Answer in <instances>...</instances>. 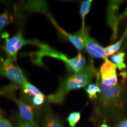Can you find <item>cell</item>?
<instances>
[{"instance_id": "obj_16", "label": "cell", "mask_w": 127, "mask_h": 127, "mask_svg": "<svg viewBox=\"0 0 127 127\" xmlns=\"http://www.w3.org/2000/svg\"><path fill=\"white\" fill-rule=\"evenodd\" d=\"M12 19L8 11L6 10L2 14H0V35H2V31L6 26L12 22Z\"/></svg>"}, {"instance_id": "obj_19", "label": "cell", "mask_w": 127, "mask_h": 127, "mask_svg": "<svg viewBox=\"0 0 127 127\" xmlns=\"http://www.w3.org/2000/svg\"><path fill=\"white\" fill-rule=\"evenodd\" d=\"M45 96L44 94L37 95V96H32V97L30 98V102L35 107H39L41 106L45 101Z\"/></svg>"}, {"instance_id": "obj_11", "label": "cell", "mask_w": 127, "mask_h": 127, "mask_svg": "<svg viewBox=\"0 0 127 127\" xmlns=\"http://www.w3.org/2000/svg\"><path fill=\"white\" fill-rule=\"evenodd\" d=\"M125 57V53L124 52H118L111 56L110 61L114 64L116 68H118L119 70H123L127 67L124 63Z\"/></svg>"}, {"instance_id": "obj_3", "label": "cell", "mask_w": 127, "mask_h": 127, "mask_svg": "<svg viewBox=\"0 0 127 127\" xmlns=\"http://www.w3.org/2000/svg\"><path fill=\"white\" fill-rule=\"evenodd\" d=\"M39 48V50L36 52H32L28 54V55L31 57L32 61L36 65L41 66L42 65V58L43 57L48 56L63 61L65 64V66L69 72H72L74 64V58H68L64 54L52 48L47 44L40 42L38 40H34V45Z\"/></svg>"}, {"instance_id": "obj_20", "label": "cell", "mask_w": 127, "mask_h": 127, "mask_svg": "<svg viewBox=\"0 0 127 127\" xmlns=\"http://www.w3.org/2000/svg\"><path fill=\"white\" fill-rule=\"evenodd\" d=\"M0 127H15L2 115V111L0 109Z\"/></svg>"}, {"instance_id": "obj_12", "label": "cell", "mask_w": 127, "mask_h": 127, "mask_svg": "<svg viewBox=\"0 0 127 127\" xmlns=\"http://www.w3.org/2000/svg\"><path fill=\"white\" fill-rule=\"evenodd\" d=\"M127 36V29L125 30V31L123 35L122 36V37L120 39V40L117 42H116L115 43H114L112 45H110L108 47L104 48H105V54L108 56H112V55H114V54L116 53V52H117L120 50V48L123 45L124 41L125 38Z\"/></svg>"}, {"instance_id": "obj_10", "label": "cell", "mask_w": 127, "mask_h": 127, "mask_svg": "<svg viewBox=\"0 0 127 127\" xmlns=\"http://www.w3.org/2000/svg\"><path fill=\"white\" fill-rule=\"evenodd\" d=\"M42 127H64V125L59 117L52 112L51 108L47 107L45 109Z\"/></svg>"}, {"instance_id": "obj_18", "label": "cell", "mask_w": 127, "mask_h": 127, "mask_svg": "<svg viewBox=\"0 0 127 127\" xmlns=\"http://www.w3.org/2000/svg\"><path fill=\"white\" fill-rule=\"evenodd\" d=\"M81 118V112H73L68 115L67 121L70 127H75Z\"/></svg>"}, {"instance_id": "obj_5", "label": "cell", "mask_w": 127, "mask_h": 127, "mask_svg": "<svg viewBox=\"0 0 127 127\" xmlns=\"http://www.w3.org/2000/svg\"><path fill=\"white\" fill-rule=\"evenodd\" d=\"M1 37L5 38V44L2 47L7 52L8 57H10L13 61H17V54L23 46L25 45H34V40L25 39L21 32H18L12 38H8L7 33L2 34Z\"/></svg>"}, {"instance_id": "obj_23", "label": "cell", "mask_w": 127, "mask_h": 127, "mask_svg": "<svg viewBox=\"0 0 127 127\" xmlns=\"http://www.w3.org/2000/svg\"><path fill=\"white\" fill-rule=\"evenodd\" d=\"M123 50H127V37L125 38L123 44Z\"/></svg>"}, {"instance_id": "obj_14", "label": "cell", "mask_w": 127, "mask_h": 127, "mask_svg": "<svg viewBox=\"0 0 127 127\" xmlns=\"http://www.w3.org/2000/svg\"><path fill=\"white\" fill-rule=\"evenodd\" d=\"M22 91L25 95H27V96H35L37 95H42V94L36 87H35L32 84H30L28 81L25 82L21 87Z\"/></svg>"}, {"instance_id": "obj_9", "label": "cell", "mask_w": 127, "mask_h": 127, "mask_svg": "<svg viewBox=\"0 0 127 127\" xmlns=\"http://www.w3.org/2000/svg\"><path fill=\"white\" fill-rule=\"evenodd\" d=\"M13 101L17 104L19 109V116L23 120L29 123H36L35 106L31 104L25 96L20 99L15 98Z\"/></svg>"}, {"instance_id": "obj_21", "label": "cell", "mask_w": 127, "mask_h": 127, "mask_svg": "<svg viewBox=\"0 0 127 127\" xmlns=\"http://www.w3.org/2000/svg\"><path fill=\"white\" fill-rule=\"evenodd\" d=\"M115 127H127V120H125L121 121Z\"/></svg>"}, {"instance_id": "obj_1", "label": "cell", "mask_w": 127, "mask_h": 127, "mask_svg": "<svg viewBox=\"0 0 127 127\" xmlns=\"http://www.w3.org/2000/svg\"><path fill=\"white\" fill-rule=\"evenodd\" d=\"M101 92L95 104V114L101 118H118L122 115L127 105V93L120 84L107 86L99 82Z\"/></svg>"}, {"instance_id": "obj_2", "label": "cell", "mask_w": 127, "mask_h": 127, "mask_svg": "<svg viewBox=\"0 0 127 127\" xmlns=\"http://www.w3.org/2000/svg\"><path fill=\"white\" fill-rule=\"evenodd\" d=\"M98 72L92 60L79 72L72 74L63 81L54 93L47 96V101L52 104H61L66 95L72 90L87 87L93 79L96 77Z\"/></svg>"}, {"instance_id": "obj_8", "label": "cell", "mask_w": 127, "mask_h": 127, "mask_svg": "<svg viewBox=\"0 0 127 127\" xmlns=\"http://www.w3.org/2000/svg\"><path fill=\"white\" fill-rule=\"evenodd\" d=\"M116 67L110 60L104 61L99 69L101 83L107 86H115L118 84Z\"/></svg>"}, {"instance_id": "obj_13", "label": "cell", "mask_w": 127, "mask_h": 127, "mask_svg": "<svg viewBox=\"0 0 127 127\" xmlns=\"http://www.w3.org/2000/svg\"><path fill=\"white\" fill-rule=\"evenodd\" d=\"M100 77L99 73L98 72L96 76V82L95 84H90L85 88V91L88 95V97L91 99H96L98 94L101 92V89L99 86V78Z\"/></svg>"}, {"instance_id": "obj_22", "label": "cell", "mask_w": 127, "mask_h": 127, "mask_svg": "<svg viewBox=\"0 0 127 127\" xmlns=\"http://www.w3.org/2000/svg\"><path fill=\"white\" fill-rule=\"evenodd\" d=\"M124 18H127V7L126 9L124 12L123 14H122L121 15L119 16V20H120V22Z\"/></svg>"}, {"instance_id": "obj_4", "label": "cell", "mask_w": 127, "mask_h": 127, "mask_svg": "<svg viewBox=\"0 0 127 127\" xmlns=\"http://www.w3.org/2000/svg\"><path fill=\"white\" fill-rule=\"evenodd\" d=\"M0 76L6 77L20 87L27 81L21 69L14 64L9 57L0 58Z\"/></svg>"}, {"instance_id": "obj_24", "label": "cell", "mask_w": 127, "mask_h": 127, "mask_svg": "<svg viewBox=\"0 0 127 127\" xmlns=\"http://www.w3.org/2000/svg\"><path fill=\"white\" fill-rule=\"evenodd\" d=\"M100 127H109V126L107 124H103L100 126Z\"/></svg>"}, {"instance_id": "obj_15", "label": "cell", "mask_w": 127, "mask_h": 127, "mask_svg": "<svg viewBox=\"0 0 127 127\" xmlns=\"http://www.w3.org/2000/svg\"><path fill=\"white\" fill-rule=\"evenodd\" d=\"M93 2L92 0H86L82 1L81 4L80 8H79V14L82 20V27L81 29H83L85 27V18L86 15L90 11L91 8V4Z\"/></svg>"}, {"instance_id": "obj_7", "label": "cell", "mask_w": 127, "mask_h": 127, "mask_svg": "<svg viewBox=\"0 0 127 127\" xmlns=\"http://www.w3.org/2000/svg\"><path fill=\"white\" fill-rule=\"evenodd\" d=\"M124 1H109L107 9V25L112 30V40L115 41L118 36L120 24L118 10Z\"/></svg>"}, {"instance_id": "obj_6", "label": "cell", "mask_w": 127, "mask_h": 127, "mask_svg": "<svg viewBox=\"0 0 127 127\" xmlns=\"http://www.w3.org/2000/svg\"><path fill=\"white\" fill-rule=\"evenodd\" d=\"M84 42V48L92 57L98 59H102L104 61H109L103 48L96 40L89 35L88 29L85 27L80 31Z\"/></svg>"}, {"instance_id": "obj_17", "label": "cell", "mask_w": 127, "mask_h": 127, "mask_svg": "<svg viewBox=\"0 0 127 127\" xmlns=\"http://www.w3.org/2000/svg\"><path fill=\"white\" fill-rule=\"evenodd\" d=\"M15 127H38L36 123H29L23 120L20 116L17 115L16 117Z\"/></svg>"}]
</instances>
